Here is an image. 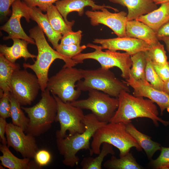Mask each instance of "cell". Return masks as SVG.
<instances>
[{
    "label": "cell",
    "instance_id": "cell-11",
    "mask_svg": "<svg viewBox=\"0 0 169 169\" xmlns=\"http://www.w3.org/2000/svg\"><path fill=\"white\" fill-rule=\"evenodd\" d=\"M26 69L16 70L11 81V93L21 105H30L40 90L36 75Z\"/></svg>",
    "mask_w": 169,
    "mask_h": 169
},
{
    "label": "cell",
    "instance_id": "cell-8",
    "mask_svg": "<svg viewBox=\"0 0 169 169\" xmlns=\"http://www.w3.org/2000/svg\"><path fill=\"white\" fill-rule=\"evenodd\" d=\"M87 47L94 49L92 52L80 53L72 59L77 63H81L86 59H91L97 61L101 67L110 69L114 67L118 68L121 71V76L125 79L129 78L132 62L131 55L127 53H121L107 49L102 51L100 46L88 44Z\"/></svg>",
    "mask_w": 169,
    "mask_h": 169
},
{
    "label": "cell",
    "instance_id": "cell-13",
    "mask_svg": "<svg viewBox=\"0 0 169 169\" xmlns=\"http://www.w3.org/2000/svg\"><path fill=\"white\" fill-rule=\"evenodd\" d=\"M20 127L12 123H7L6 135L7 145L19 152L23 158H33L38 150L34 136L26 135Z\"/></svg>",
    "mask_w": 169,
    "mask_h": 169
},
{
    "label": "cell",
    "instance_id": "cell-30",
    "mask_svg": "<svg viewBox=\"0 0 169 169\" xmlns=\"http://www.w3.org/2000/svg\"><path fill=\"white\" fill-rule=\"evenodd\" d=\"M10 100L11 105L10 117L12 123L21 128L25 132L29 125V118L25 116L21 108V105L11 93Z\"/></svg>",
    "mask_w": 169,
    "mask_h": 169
},
{
    "label": "cell",
    "instance_id": "cell-10",
    "mask_svg": "<svg viewBox=\"0 0 169 169\" xmlns=\"http://www.w3.org/2000/svg\"><path fill=\"white\" fill-rule=\"evenodd\" d=\"M57 104V113L55 121L60 124V129L56 133V138H63L68 131L69 134L81 133L85 130L83 123L85 115L82 109L74 106L70 103H65L52 94Z\"/></svg>",
    "mask_w": 169,
    "mask_h": 169
},
{
    "label": "cell",
    "instance_id": "cell-2",
    "mask_svg": "<svg viewBox=\"0 0 169 169\" xmlns=\"http://www.w3.org/2000/svg\"><path fill=\"white\" fill-rule=\"evenodd\" d=\"M117 98L118 107L110 122H122L127 124L131 122L132 119L143 117L151 119L156 126H159V121L165 126L169 125V121L158 116L157 107L150 99L135 96L125 91L121 92Z\"/></svg>",
    "mask_w": 169,
    "mask_h": 169
},
{
    "label": "cell",
    "instance_id": "cell-38",
    "mask_svg": "<svg viewBox=\"0 0 169 169\" xmlns=\"http://www.w3.org/2000/svg\"><path fill=\"white\" fill-rule=\"evenodd\" d=\"M29 7H38L42 11L45 12L48 6L60 0H22Z\"/></svg>",
    "mask_w": 169,
    "mask_h": 169
},
{
    "label": "cell",
    "instance_id": "cell-35",
    "mask_svg": "<svg viewBox=\"0 0 169 169\" xmlns=\"http://www.w3.org/2000/svg\"><path fill=\"white\" fill-rule=\"evenodd\" d=\"M10 92L6 91L0 95V116L5 119L10 117Z\"/></svg>",
    "mask_w": 169,
    "mask_h": 169
},
{
    "label": "cell",
    "instance_id": "cell-27",
    "mask_svg": "<svg viewBox=\"0 0 169 169\" xmlns=\"http://www.w3.org/2000/svg\"><path fill=\"white\" fill-rule=\"evenodd\" d=\"M104 166L108 169H141V166L136 162L130 152L124 156L117 158L112 155L111 158L106 161Z\"/></svg>",
    "mask_w": 169,
    "mask_h": 169
},
{
    "label": "cell",
    "instance_id": "cell-20",
    "mask_svg": "<svg viewBox=\"0 0 169 169\" xmlns=\"http://www.w3.org/2000/svg\"><path fill=\"white\" fill-rule=\"evenodd\" d=\"M13 44L11 47L5 44L0 45V53L4 55L9 61L15 63L16 61L20 58H23L25 61L29 58L33 59L37 55L30 53L28 50L27 46L29 44L26 41L18 38L12 39Z\"/></svg>",
    "mask_w": 169,
    "mask_h": 169
},
{
    "label": "cell",
    "instance_id": "cell-17",
    "mask_svg": "<svg viewBox=\"0 0 169 169\" xmlns=\"http://www.w3.org/2000/svg\"><path fill=\"white\" fill-rule=\"evenodd\" d=\"M55 6L63 16L64 21L68 25L72 26L74 24V21H69L67 19L68 14L71 12H77L80 16L84 13V8L87 6L90 7L92 10H101L104 8L112 9L115 11L118 10L111 6L96 4L93 0H60L55 3Z\"/></svg>",
    "mask_w": 169,
    "mask_h": 169
},
{
    "label": "cell",
    "instance_id": "cell-16",
    "mask_svg": "<svg viewBox=\"0 0 169 169\" xmlns=\"http://www.w3.org/2000/svg\"><path fill=\"white\" fill-rule=\"evenodd\" d=\"M93 42L100 44L102 49L124 51L131 56L141 51H146L150 48V45L146 42L127 36L109 39L95 38Z\"/></svg>",
    "mask_w": 169,
    "mask_h": 169
},
{
    "label": "cell",
    "instance_id": "cell-36",
    "mask_svg": "<svg viewBox=\"0 0 169 169\" xmlns=\"http://www.w3.org/2000/svg\"><path fill=\"white\" fill-rule=\"evenodd\" d=\"M82 31L80 30L75 32H69L63 35L60 44L64 45H80L82 36Z\"/></svg>",
    "mask_w": 169,
    "mask_h": 169
},
{
    "label": "cell",
    "instance_id": "cell-14",
    "mask_svg": "<svg viewBox=\"0 0 169 169\" xmlns=\"http://www.w3.org/2000/svg\"><path fill=\"white\" fill-rule=\"evenodd\" d=\"M102 8L101 11L87 10L85 12L93 26L100 24L109 27L118 37L126 36L125 28L127 21V13L124 11L111 13L106 8Z\"/></svg>",
    "mask_w": 169,
    "mask_h": 169
},
{
    "label": "cell",
    "instance_id": "cell-4",
    "mask_svg": "<svg viewBox=\"0 0 169 169\" xmlns=\"http://www.w3.org/2000/svg\"><path fill=\"white\" fill-rule=\"evenodd\" d=\"M90 145V156L98 155L100 147L103 143H107L117 148L120 151L119 156H125L130 149L135 147L139 151L142 148L136 140L126 130V124L122 122H109L99 127L92 137Z\"/></svg>",
    "mask_w": 169,
    "mask_h": 169
},
{
    "label": "cell",
    "instance_id": "cell-42",
    "mask_svg": "<svg viewBox=\"0 0 169 169\" xmlns=\"http://www.w3.org/2000/svg\"><path fill=\"white\" fill-rule=\"evenodd\" d=\"M158 38L169 36V21L161 26L156 32Z\"/></svg>",
    "mask_w": 169,
    "mask_h": 169
},
{
    "label": "cell",
    "instance_id": "cell-47",
    "mask_svg": "<svg viewBox=\"0 0 169 169\" xmlns=\"http://www.w3.org/2000/svg\"></svg>",
    "mask_w": 169,
    "mask_h": 169
},
{
    "label": "cell",
    "instance_id": "cell-46",
    "mask_svg": "<svg viewBox=\"0 0 169 169\" xmlns=\"http://www.w3.org/2000/svg\"><path fill=\"white\" fill-rule=\"evenodd\" d=\"M4 167L2 165H0V169H4Z\"/></svg>",
    "mask_w": 169,
    "mask_h": 169
},
{
    "label": "cell",
    "instance_id": "cell-22",
    "mask_svg": "<svg viewBox=\"0 0 169 169\" xmlns=\"http://www.w3.org/2000/svg\"><path fill=\"white\" fill-rule=\"evenodd\" d=\"M0 151L2 153V155L0 156V160L1 165L4 167L9 169L41 168L34 161H31L30 158L20 159L15 156L6 144H0Z\"/></svg>",
    "mask_w": 169,
    "mask_h": 169
},
{
    "label": "cell",
    "instance_id": "cell-5",
    "mask_svg": "<svg viewBox=\"0 0 169 169\" xmlns=\"http://www.w3.org/2000/svg\"><path fill=\"white\" fill-rule=\"evenodd\" d=\"M84 80L77 82V89L81 91L95 90L118 98L123 91L130 92L129 86L120 80L109 69L100 67L94 69H80Z\"/></svg>",
    "mask_w": 169,
    "mask_h": 169
},
{
    "label": "cell",
    "instance_id": "cell-18",
    "mask_svg": "<svg viewBox=\"0 0 169 169\" xmlns=\"http://www.w3.org/2000/svg\"><path fill=\"white\" fill-rule=\"evenodd\" d=\"M110 2L126 7L128 10L127 21L136 19L140 16L157 8L153 0H109Z\"/></svg>",
    "mask_w": 169,
    "mask_h": 169
},
{
    "label": "cell",
    "instance_id": "cell-24",
    "mask_svg": "<svg viewBox=\"0 0 169 169\" xmlns=\"http://www.w3.org/2000/svg\"><path fill=\"white\" fill-rule=\"evenodd\" d=\"M126 130L144 150L149 160H152L156 151H160L161 146L160 144L152 141L150 137L139 131L131 122L126 124Z\"/></svg>",
    "mask_w": 169,
    "mask_h": 169
},
{
    "label": "cell",
    "instance_id": "cell-23",
    "mask_svg": "<svg viewBox=\"0 0 169 169\" xmlns=\"http://www.w3.org/2000/svg\"><path fill=\"white\" fill-rule=\"evenodd\" d=\"M135 20L146 24L156 33L161 26L169 21V1L162 3L159 8Z\"/></svg>",
    "mask_w": 169,
    "mask_h": 169
},
{
    "label": "cell",
    "instance_id": "cell-45",
    "mask_svg": "<svg viewBox=\"0 0 169 169\" xmlns=\"http://www.w3.org/2000/svg\"><path fill=\"white\" fill-rule=\"evenodd\" d=\"M153 1L157 5L161 4L164 3L169 1V0H153Z\"/></svg>",
    "mask_w": 169,
    "mask_h": 169
},
{
    "label": "cell",
    "instance_id": "cell-21",
    "mask_svg": "<svg viewBox=\"0 0 169 169\" xmlns=\"http://www.w3.org/2000/svg\"><path fill=\"white\" fill-rule=\"evenodd\" d=\"M29 14L31 19L36 22L47 37L48 40L56 49L59 44V42L62 37L61 34L55 31L52 28L49 21L47 14H44L42 11L36 7H30Z\"/></svg>",
    "mask_w": 169,
    "mask_h": 169
},
{
    "label": "cell",
    "instance_id": "cell-32",
    "mask_svg": "<svg viewBox=\"0 0 169 169\" xmlns=\"http://www.w3.org/2000/svg\"><path fill=\"white\" fill-rule=\"evenodd\" d=\"M147 55V64L145 70V79L154 88L163 91L164 82L155 71L152 61Z\"/></svg>",
    "mask_w": 169,
    "mask_h": 169
},
{
    "label": "cell",
    "instance_id": "cell-37",
    "mask_svg": "<svg viewBox=\"0 0 169 169\" xmlns=\"http://www.w3.org/2000/svg\"><path fill=\"white\" fill-rule=\"evenodd\" d=\"M51 155L50 152L45 149L38 150L33 157L36 163L40 167L48 165L51 161Z\"/></svg>",
    "mask_w": 169,
    "mask_h": 169
},
{
    "label": "cell",
    "instance_id": "cell-34",
    "mask_svg": "<svg viewBox=\"0 0 169 169\" xmlns=\"http://www.w3.org/2000/svg\"><path fill=\"white\" fill-rule=\"evenodd\" d=\"M161 153L156 159L151 160V165L157 169H169V147L161 146Z\"/></svg>",
    "mask_w": 169,
    "mask_h": 169
},
{
    "label": "cell",
    "instance_id": "cell-31",
    "mask_svg": "<svg viewBox=\"0 0 169 169\" xmlns=\"http://www.w3.org/2000/svg\"><path fill=\"white\" fill-rule=\"evenodd\" d=\"M146 52L153 64L164 65L169 62L164 46L159 42L150 45L149 49Z\"/></svg>",
    "mask_w": 169,
    "mask_h": 169
},
{
    "label": "cell",
    "instance_id": "cell-28",
    "mask_svg": "<svg viewBox=\"0 0 169 169\" xmlns=\"http://www.w3.org/2000/svg\"><path fill=\"white\" fill-rule=\"evenodd\" d=\"M131 57L132 64L130 75L136 80H146L145 70L147 64L146 51L139 52Z\"/></svg>",
    "mask_w": 169,
    "mask_h": 169
},
{
    "label": "cell",
    "instance_id": "cell-7",
    "mask_svg": "<svg viewBox=\"0 0 169 169\" xmlns=\"http://www.w3.org/2000/svg\"><path fill=\"white\" fill-rule=\"evenodd\" d=\"M83 79L80 69L63 67L58 72L49 78L46 88L65 103L77 100L81 91L76 89L75 83Z\"/></svg>",
    "mask_w": 169,
    "mask_h": 169
},
{
    "label": "cell",
    "instance_id": "cell-26",
    "mask_svg": "<svg viewBox=\"0 0 169 169\" xmlns=\"http://www.w3.org/2000/svg\"><path fill=\"white\" fill-rule=\"evenodd\" d=\"M46 12L50 24L55 31L62 35L73 31L72 26L65 22L55 6L52 4L48 6Z\"/></svg>",
    "mask_w": 169,
    "mask_h": 169
},
{
    "label": "cell",
    "instance_id": "cell-1",
    "mask_svg": "<svg viewBox=\"0 0 169 169\" xmlns=\"http://www.w3.org/2000/svg\"><path fill=\"white\" fill-rule=\"evenodd\" d=\"M29 33V36L35 41L38 54L34 64L24 63L23 66L24 69H30L35 73L42 91L46 88L49 79V69L55 59L62 60L65 63L63 67H72L77 64L72 59L63 56L53 49L46 40L43 31L38 25L30 29Z\"/></svg>",
    "mask_w": 169,
    "mask_h": 169
},
{
    "label": "cell",
    "instance_id": "cell-15",
    "mask_svg": "<svg viewBox=\"0 0 169 169\" xmlns=\"http://www.w3.org/2000/svg\"><path fill=\"white\" fill-rule=\"evenodd\" d=\"M125 81L133 88V95L146 97L156 103L160 108L161 115L166 109L169 112V95L165 92L154 88L146 80H136L131 75Z\"/></svg>",
    "mask_w": 169,
    "mask_h": 169
},
{
    "label": "cell",
    "instance_id": "cell-44",
    "mask_svg": "<svg viewBox=\"0 0 169 169\" xmlns=\"http://www.w3.org/2000/svg\"><path fill=\"white\" fill-rule=\"evenodd\" d=\"M163 91L169 95V79L164 82Z\"/></svg>",
    "mask_w": 169,
    "mask_h": 169
},
{
    "label": "cell",
    "instance_id": "cell-19",
    "mask_svg": "<svg viewBox=\"0 0 169 169\" xmlns=\"http://www.w3.org/2000/svg\"><path fill=\"white\" fill-rule=\"evenodd\" d=\"M126 36L141 40L150 45L158 43L156 33L145 23L136 20L127 21Z\"/></svg>",
    "mask_w": 169,
    "mask_h": 169
},
{
    "label": "cell",
    "instance_id": "cell-12",
    "mask_svg": "<svg viewBox=\"0 0 169 169\" xmlns=\"http://www.w3.org/2000/svg\"><path fill=\"white\" fill-rule=\"evenodd\" d=\"M12 12L11 17L8 21L0 27L1 30L4 31L8 36H4L3 39L18 38L25 40L29 44H35L34 40L25 32L21 24L20 20L24 17L29 22L31 19L29 14L30 7L22 0H16L12 6Z\"/></svg>",
    "mask_w": 169,
    "mask_h": 169
},
{
    "label": "cell",
    "instance_id": "cell-39",
    "mask_svg": "<svg viewBox=\"0 0 169 169\" xmlns=\"http://www.w3.org/2000/svg\"><path fill=\"white\" fill-rule=\"evenodd\" d=\"M152 63L155 71L164 82L169 79V62L164 65Z\"/></svg>",
    "mask_w": 169,
    "mask_h": 169
},
{
    "label": "cell",
    "instance_id": "cell-9",
    "mask_svg": "<svg viewBox=\"0 0 169 169\" xmlns=\"http://www.w3.org/2000/svg\"><path fill=\"white\" fill-rule=\"evenodd\" d=\"M88 91L87 98L77 100L70 104L82 109L91 110L100 122H109L118 107V98L97 90H91Z\"/></svg>",
    "mask_w": 169,
    "mask_h": 169
},
{
    "label": "cell",
    "instance_id": "cell-41",
    "mask_svg": "<svg viewBox=\"0 0 169 169\" xmlns=\"http://www.w3.org/2000/svg\"><path fill=\"white\" fill-rule=\"evenodd\" d=\"M6 119L3 117H0V137L2 143L7 145V139L5 136L7 123Z\"/></svg>",
    "mask_w": 169,
    "mask_h": 169
},
{
    "label": "cell",
    "instance_id": "cell-6",
    "mask_svg": "<svg viewBox=\"0 0 169 169\" xmlns=\"http://www.w3.org/2000/svg\"><path fill=\"white\" fill-rule=\"evenodd\" d=\"M41 98L34 106H21L29 119L28 128L25 131L33 136H38L47 131L55 121L57 104L50 91L46 89L42 91Z\"/></svg>",
    "mask_w": 169,
    "mask_h": 169
},
{
    "label": "cell",
    "instance_id": "cell-43",
    "mask_svg": "<svg viewBox=\"0 0 169 169\" xmlns=\"http://www.w3.org/2000/svg\"><path fill=\"white\" fill-rule=\"evenodd\" d=\"M158 39L162 40L165 43L166 45V49L169 54V36L161 37L158 38Z\"/></svg>",
    "mask_w": 169,
    "mask_h": 169
},
{
    "label": "cell",
    "instance_id": "cell-3",
    "mask_svg": "<svg viewBox=\"0 0 169 169\" xmlns=\"http://www.w3.org/2000/svg\"><path fill=\"white\" fill-rule=\"evenodd\" d=\"M83 123L85 130L83 133L66 135L63 138H56L57 146L59 154L63 157V164L73 167L79 160L76 154L81 150H91L90 141L96 131L106 123L99 121L93 114L85 115Z\"/></svg>",
    "mask_w": 169,
    "mask_h": 169
},
{
    "label": "cell",
    "instance_id": "cell-40",
    "mask_svg": "<svg viewBox=\"0 0 169 169\" xmlns=\"http://www.w3.org/2000/svg\"><path fill=\"white\" fill-rule=\"evenodd\" d=\"M16 0H0L1 17L4 18L10 15L12 12L10 7Z\"/></svg>",
    "mask_w": 169,
    "mask_h": 169
},
{
    "label": "cell",
    "instance_id": "cell-29",
    "mask_svg": "<svg viewBox=\"0 0 169 169\" xmlns=\"http://www.w3.org/2000/svg\"><path fill=\"white\" fill-rule=\"evenodd\" d=\"M108 154H115L112 145L107 143L102 144V149L98 156L95 157L84 158L80 163L83 169H101L102 163L104 158Z\"/></svg>",
    "mask_w": 169,
    "mask_h": 169
},
{
    "label": "cell",
    "instance_id": "cell-25",
    "mask_svg": "<svg viewBox=\"0 0 169 169\" xmlns=\"http://www.w3.org/2000/svg\"><path fill=\"white\" fill-rule=\"evenodd\" d=\"M20 69L19 64L13 63L0 54V94L4 92H11V81L14 72Z\"/></svg>",
    "mask_w": 169,
    "mask_h": 169
},
{
    "label": "cell",
    "instance_id": "cell-33",
    "mask_svg": "<svg viewBox=\"0 0 169 169\" xmlns=\"http://www.w3.org/2000/svg\"><path fill=\"white\" fill-rule=\"evenodd\" d=\"M87 47L85 45H64L60 44L56 50L63 56L72 59L73 57L81 53Z\"/></svg>",
    "mask_w": 169,
    "mask_h": 169
}]
</instances>
